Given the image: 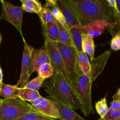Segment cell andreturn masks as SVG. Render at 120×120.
<instances>
[{"instance_id":"cell-6","label":"cell","mask_w":120,"mask_h":120,"mask_svg":"<svg viewBox=\"0 0 120 120\" xmlns=\"http://www.w3.org/2000/svg\"><path fill=\"white\" fill-rule=\"evenodd\" d=\"M2 12L0 20L4 19L12 25L22 35V23L23 10L21 7L15 6L8 1L1 0Z\"/></svg>"},{"instance_id":"cell-1","label":"cell","mask_w":120,"mask_h":120,"mask_svg":"<svg viewBox=\"0 0 120 120\" xmlns=\"http://www.w3.org/2000/svg\"><path fill=\"white\" fill-rule=\"evenodd\" d=\"M73 11L80 26H85L96 21L114 23V12L106 1L66 0Z\"/></svg>"},{"instance_id":"cell-27","label":"cell","mask_w":120,"mask_h":120,"mask_svg":"<svg viewBox=\"0 0 120 120\" xmlns=\"http://www.w3.org/2000/svg\"><path fill=\"white\" fill-rule=\"evenodd\" d=\"M95 107L97 113L100 116V118H104L109 110V107L107 105L106 97H104L100 101L96 102Z\"/></svg>"},{"instance_id":"cell-11","label":"cell","mask_w":120,"mask_h":120,"mask_svg":"<svg viewBox=\"0 0 120 120\" xmlns=\"http://www.w3.org/2000/svg\"><path fill=\"white\" fill-rule=\"evenodd\" d=\"M45 63H50L49 55L44 46L41 49H35L32 54L30 68L29 70V75L35 71H37L39 68Z\"/></svg>"},{"instance_id":"cell-9","label":"cell","mask_w":120,"mask_h":120,"mask_svg":"<svg viewBox=\"0 0 120 120\" xmlns=\"http://www.w3.org/2000/svg\"><path fill=\"white\" fill-rule=\"evenodd\" d=\"M22 39L24 42V49H23V54H22L21 72L19 79L17 84H16L18 87L19 86H20L21 88L24 87L26 84L29 82V77H30L29 75V70L30 68L32 54L35 50V48L34 47L29 45L27 43L23 36H22Z\"/></svg>"},{"instance_id":"cell-38","label":"cell","mask_w":120,"mask_h":120,"mask_svg":"<svg viewBox=\"0 0 120 120\" xmlns=\"http://www.w3.org/2000/svg\"><path fill=\"white\" fill-rule=\"evenodd\" d=\"M103 120L101 119V118H100V119H98V120Z\"/></svg>"},{"instance_id":"cell-37","label":"cell","mask_w":120,"mask_h":120,"mask_svg":"<svg viewBox=\"0 0 120 120\" xmlns=\"http://www.w3.org/2000/svg\"><path fill=\"white\" fill-rule=\"evenodd\" d=\"M1 84H2V83H0V91H1Z\"/></svg>"},{"instance_id":"cell-7","label":"cell","mask_w":120,"mask_h":120,"mask_svg":"<svg viewBox=\"0 0 120 120\" xmlns=\"http://www.w3.org/2000/svg\"><path fill=\"white\" fill-rule=\"evenodd\" d=\"M43 46L45 47L48 52L49 59H50V64L52 66L54 71L55 72L57 71V72L60 73L73 86L72 82L70 80V77L66 70L65 68H64L63 59H62V56H61L56 43L52 42L47 39H45V44Z\"/></svg>"},{"instance_id":"cell-23","label":"cell","mask_w":120,"mask_h":120,"mask_svg":"<svg viewBox=\"0 0 120 120\" xmlns=\"http://www.w3.org/2000/svg\"><path fill=\"white\" fill-rule=\"evenodd\" d=\"M19 87L17 85H9L2 83L1 84L0 96L5 98H18L16 94Z\"/></svg>"},{"instance_id":"cell-30","label":"cell","mask_w":120,"mask_h":120,"mask_svg":"<svg viewBox=\"0 0 120 120\" xmlns=\"http://www.w3.org/2000/svg\"><path fill=\"white\" fill-rule=\"evenodd\" d=\"M110 46L114 50H120V30L111 39Z\"/></svg>"},{"instance_id":"cell-3","label":"cell","mask_w":120,"mask_h":120,"mask_svg":"<svg viewBox=\"0 0 120 120\" xmlns=\"http://www.w3.org/2000/svg\"><path fill=\"white\" fill-rule=\"evenodd\" d=\"M34 109L18 98H4L0 105V120H16Z\"/></svg>"},{"instance_id":"cell-34","label":"cell","mask_w":120,"mask_h":120,"mask_svg":"<svg viewBox=\"0 0 120 120\" xmlns=\"http://www.w3.org/2000/svg\"><path fill=\"white\" fill-rule=\"evenodd\" d=\"M2 80H3V73L0 66V83H2Z\"/></svg>"},{"instance_id":"cell-10","label":"cell","mask_w":120,"mask_h":120,"mask_svg":"<svg viewBox=\"0 0 120 120\" xmlns=\"http://www.w3.org/2000/svg\"><path fill=\"white\" fill-rule=\"evenodd\" d=\"M111 55V51L107 50L98 57L94 58L90 62L91 71L88 76L90 77L91 82L93 83L94 81L103 73L105 69V65L109 60Z\"/></svg>"},{"instance_id":"cell-36","label":"cell","mask_w":120,"mask_h":120,"mask_svg":"<svg viewBox=\"0 0 120 120\" xmlns=\"http://www.w3.org/2000/svg\"><path fill=\"white\" fill-rule=\"evenodd\" d=\"M1 34H0V43H1Z\"/></svg>"},{"instance_id":"cell-2","label":"cell","mask_w":120,"mask_h":120,"mask_svg":"<svg viewBox=\"0 0 120 120\" xmlns=\"http://www.w3.org/2000/svg\"><path fill=\"white\" fill-rule=\"evenodd\" d=\"M43 88L50 98L57 100L73 110L80 109L73 87L60 73L55 71L51 80L44 83Z\"/></svg>"},{"instance_id":"cell-4","label":"cell","mask_w":120,"mask_h":120,"mask_svg":"<svg viewBox=\"0 0 120 120\" xmlns=\"http://www.w3.org/2000/svg\"><path fill=\"white\" fill-rule=\"evenodd\" d=\"M93 83L88 75H83L79 77L73 85L80 104V109L85 116L94 113L91 100V87Z\"/></svg>"},{"instance_id":"cell-28","label":"cell","mask_w":120,"mask_h":120,"mask_svg":"<svg viewBox=\"0 0 120 120\" xmlns=\"http://www.w3.org/2000/svg\"><path fill=\"white\" fill-rule=\"evenodd\" d=\"M44 81L45 79L38 76L36 78L29 81L23 88L31 89V90H35V91H38L40 88L43 85Z\"/></svg>"},{"instance_id":"cell-15","label":"cell","mask_w":120,"mask_h":120,"mask_svg":"<svg viewBox=\"0 0 120 120\" xmlns=\"http://www.w3.org/2000/svg\"><path fill=\"white\" fill-rule=\"evenodd\" d=\"M45 39L57 43L59 41V30L57 21L50 22L46 25H42Z\"/></svg>"},{"instance_id":"cell-29","label":"cell","mask_w":120,"mask_h":120,"mask_svg":"<svg viewBox=\"0 0 120 120\" xmlns=\"http://www.w3.org/2000/svg\"><path fill=\"white\" fill-rule=\"evenodd\" d=\"M103 120H120V110H115L109 108V111Z\"/></svg>"},{"instance_id":"cell-14","label":"cell","mask_w":120,"mask_h":120,"mask_svg":"<svg viewBox=\"0 0 120 120\" xmlns=\"http://www.w3.org/2000/svg\"><path fill=\"white\" fill-rule=\"evenodd\" d=\"M53 101L59 112V120H86L76 113L74 110L64 105L56 99L50 98Z\"/></svg>"},{"instance_id":"cell-5","label":"cell","mask_w":120,"mask_h":120,"mask_svg":"<svg viewBox=\"0 0 120 120\" xmlns=\"http://www.w3.org/2000/svg\"><path fill=\"white\" fill-rule=\"evenodd\" d=\"M56 44L62 56L64 68L73 86L79 77L83 75L79 66L77 52L73 47L68 46L59 42Z\"/></svg>"},{"instance_id":"cell-8","label":"cell","mask_w":120,"mask_h":120,"mask_svg":"<svg viewBox=\"0 0 120 120\" xmlns=\"http://www.w3.org/2000/svg\"><path fill=\"white\" fill-rule=\"evenodd\" d=\"M30 104L35 111L41 114L55 120L59 119L58 109L51 99L41 96L34 101L30 102Z\"/></svg>"},{"instance_id":"cell-21","label":"cell","mask_w":120,"mask_h":120,"mask_svg":"<svg viewBox=\"0 0 120 120\" xmlns=\"http://www.w3.org/2000/svg\"><path fill=\"white\" fill-rule=\"evenodd\" d=\"M21 8L28 12L38 14L43 8L41 2L37 0H21Z\"/></svg>"},{"instance_id":"cell-24","label":"cell","mask_w":120,"mask_h":120,"mask_svg":"<svg viewBox=\"0 0 120 120\" xmlns=\"http://www.w3.org/2000/svg\"><path fill=\"white\" fill-rule=\"evenodd\" d=\"M39 77L45 80L52 77L55 74L52 66L50 63H45L41 66L37 71Z\"/></svg>"},{"instance_id":"cell-35","label":"cell","mask_w":120,"mask_h":120,"mask_svg":"<svg viewBox=\"0 0 120 120\" xmlns=\"http://www.w3.org/2000/svg\"><path fill=\"white\" fill-rule=\"evenodd\" d=\"M2 100H3V99H2V98H0V105H1V104H2Z\"/></svg>"},{"instance_id":"cell-25","label":"cell","mask_w":120,"mask_h":120,"mask_svg":"<svg viewBox=\"0 0 120 120\" xmlns=\"http://www.w3.org/2000/svg\"><path fill=\"white\" fill-rule=\"evenodd\" d=\"M38 15L42 21V25H46L49 22H55L56 21L52 12L49 8L43 7Z\"/></svg>"},{"instance_id":"cell-26","label":"cell","mask_w":120,"mask_h":120,"mask_svg":"<svg viewBox=\"0 0 120 120\" xmlns=\"http://www.w3.org/2000/svg\"><path fill=\"white\" fill-rule=\"evenodd\" d=\"M16 120H57L45 116L35 110L25 114Z\"/></svg>"},{"instance_id":"cell-20","label":"cell","mask_w":120,"mask_h":120,"mask_svg":"<svg viewBox=\"0 0 120 120\" xmlns=\"http://www.w3.org/2000/svg\"><path fill=\"white\" fill-rule=\"evenodd\" d=\"M77 60L80 69L83 75H89L91 71V65L87 54L83 51L77 52Z\"/></svg>"},{"instance_id":"cell-22","label":"cell","mask_w":120,"mask_h":120,"mask_svg":"<svg viewBox=\"0 0 120 120\" xmlns=\"http://www.w3.org/2000/svg\"><path fill=\"white\" fill-rule=\"evenodd\" d=\"M57 25H58L59 30V42L66 46H68L73 47L74 48V45L73 43L69 30L66 29L64 26L60 24L59 22H57Z\"/></svg>"},{"instance_id":"cell-33","label":"cell","mask_w":120,"mask_h":120,"mask_svg":"<svg viewBox=\"0 0 120 120\" xmlns=\"http://www.w3.org/2000/svg\"><path fill=\"white\" fill-rule=\"evenodd\" d=\"M113 100H120V88L118 89L117 92L112 97Z\"/></svg>"},{"instance_id":"cell-19","label":"cell","mask_w":120,"mask_h":120,"mask_svg":"<svg viewBox=\"0 0 120 120\" xmlns=\"http://www.w3.org/2000/svg\"><path fill=\"white\" fill-rule=\"evenodd\" d=\"M69 32L71 35V39L74 45V48L77 52L83 51L82 50V34L83 30L80 26H75L69 29Z\"/></svg>"},{"instance_id":"cell-18","label":"cell","mask_w":120,"mask_h":120,"mask_svg":"<svg viewBox=\"0 0 120 120\" xmlns=\"http://www.w3.org/2000/svg\"><path fill=\"white\" fill-rule=\"evenodd\" d=\"M16 97L24 101L32 102L41 97L38 91L19 87L16 94Z\"/></svg>"},{"instance_id":"cell-13","label":"cell","mask_w":120,"mask_h":120,"mask_svg":"<svg viewBox=\"0 0 120 120\" xmlns=\"http://www.w3.org/2000/svg\"><path fill=\"white\" fill-rule=\"evenodd\" d=\"M56 5L63 14L69 29L75 26H80L73 11L66 0H56Z\"/></svg>"},{"instance_id":"cell-12","label":"cell","mask_w":120,"mask_h":120,"mask_svg":"<svg viewBox=\"0 0 120 120\" xmlns=\"http://www.w3.org/2000/svg\"><path fill=\"white\" fill-rule=\"evenodd\" d=\"M115 24H116L115 22L110 23L105 21H96L85 26H80V28L84 34H88L94 38L103 34L106 27L113 28V25Z\"/></svg>"},{"instance_id":"cell-16","label":"cell","mask_w":120,"mask_h":120,"mask_svg":"<svg viewBox=\"0 0 120 120\" xmlns=\"http://www.w3.org/2000/svg\"><path fill=\"white\" fill-rule=\"evenodd\" d=\"M43 7L49 8L52 12L56 21L60 25H62L63 26H64L66 29L69 30V28L67 25L64 16L56 5V0H48Z\"/></svg>"},{"instance_id":"cell-32","label":"cell","mask_w":120,"mask_h":120,"mask_svg":"<svg viewBox=\"0 0 120 120\" xmlns=\"http://www.w3.org/2000/svg\"><path fill=\"white\" fill-rule=\"evenodd\" d=\"M110 108L115 110H120V100H113L110 103Z\"/></svg>"},{"instance_id":"cell-17","label":"cell","mask_w":120,"mask_h":120,"mask_svg":"<svg viewBox=\"0 0 120 120\" xmlns=\"http://www.w3.org/2000/svg\"><path fill=\"white\" fill-rule=\"evenodd\" d=\"M95 46L93 38L87 34H82V50L90 56L92 60L94 58Z\"/></svg>"},{"instance_id":"cell-31","label":"cell","mask_w":120,"mask_h":120,"mask_svg":"<svg viewBox=\"0 0 120 120\" xmlns=\"http://www.w3.org/2000/svg\"><path fill=\"white\" fill-rule=\"evenodd\" d=\"M117 3V7L118 9V13H114V20L115 23L116 24H118L120 26V0L116 1Z\"/></svg>"}]
</instances>
